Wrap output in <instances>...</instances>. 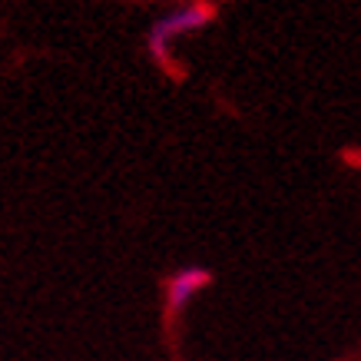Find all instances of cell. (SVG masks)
Instances as JSON below:
<instances>
[{
  "label": "cell",
  "mask_w": 361,
  "mask_h": 361,
  "mask_svg": "<svg viewBox=\"0 0 361 361\" xmlns=\"http://www.w3.org/2000/svg\"><path fill=\"white\" fill-rule=\"evenodd\" d=\"M216 17V7L209 4V0H189V4H179L173 11H166L163 17H156L149 23V30H146V47H149V54L166 63V54H169V47L179 40V37H186V33H196V30H206L209 23Z\"/></svg>",
  "instance_id": "obj_1"
},
{
  "label": "cell",
  "mask_w": 361,
  "mask_h": 361,
  "mask_svg": "<svg viewBox=\"0 0 361 361\" xmlns=\"http://www.w3.org/2000/svg\"><path fill=\"white\" fill-rule=\"evenodd\" d=\"M209 282H212V272L202 269V265H183V269H176L169 275V282H166V312L179 315L189 305V298L196 295V292H202Z\"/></svg>",
  "instance_id": "obj_2"
}]
</instances>
